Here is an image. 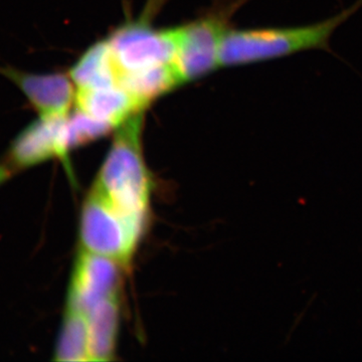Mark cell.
<instances>
[{"label": "cell", "instance_id": "ba28073f", "mask_svg": "<svg viewBox=\"0 0 362 362\" xmlns=\"http://www.w3.org/2000/svg\"><path fill=\"white\" fill-rule=\"evenodd\" d=\"M0 75L13 83L39 117H65L75 103V84L70 76L61 73H28L0 66Z\"/></svg>", "mask_w": 362, "mask_h": 362}, {"label": "cell", "instance_id": "52a82bcc", "mask_svg": "<svg viewBox=\"0 0 362 362\" xmlns=\"http://www.w3.org/2000/svg\"><path fill=\"white\" fill-rule=\"evenodd\" d=\"M68 116L39 117L28 124L11 143L4 160L18 173L51 159H66L71 151Z\"/></svg>", "mask_w": 362, "mask_h": 362}, {"label": "cell", "instance_id": "9c48e42d", "mask_svg": "<svg viewBox=\"0 0 362 362\" xmlns=\"http://www.w3.org/2000/svg\"><path fill=\"white\" fill-rule=\"evenodd\" d=\"M75 104L77 110L115 129L138 114L144 113L147 108L120 86L77 90Z\"/></svg>", "mask_w": 362, "mask_h": 362}, {"label": "cell", "instance_id": "30bf717a", "mask_svg": "<svg viewBox=\"0 0 362 362\" xmlns=\"http://www.w3.org/2000/svg\"><path fill=\"white\" fill-rule=\"evenodd\" d=\"M70 76L81 89H102L119 86L120 70L107 40L96 42L71 66Z\"/></svg>", "mask_w": 362, "mask_h": 362}, {"label": "cell", "instance_id": "8fae6325", "mask_svg": "<svg viewBox=\"0 0 362 362\" xmlns=\"http://www.w3.org/2000/svg\"><path fill=\"white\" fill-rule=\"evenodd\" d=\"M89 329L90 361H110L120 324V295L108 298L85 314Z\"/></svg>", "mask_w": 362, "mask_h": 362}, {"label": "cell", "instance_id": "4fadbf2b", "mask_svg": "<svg viewBox=\"0 0 362 362\" xmlns=\"http://www.w3.org/2000/svg\"><path fill=\"white\" fill-rule=\"evenodd\" d=\"M54 359L58 361H90L89 329L85 314L65 309Z\"/></svg>", "mask_w": 362, "mask_h": 362}, {"label": "cell", "instance_id": "5b68a950", "mask_svg": "<svg viewBox=\"0 0 362 362\" xmlns=\"http://www.w3.org/2000/svg\"><path fill=\"white\" fill-rule=\"evenodd\" d=\"M228 18L211 16L173 28L175 66L183 82L204 77L220 66L221 40L228 32Z\"/></svg>", "mask_w": 362, "mask_h": 362}, {"label": "cell", "instance_id": "8992f818", "mask_svg": "<svg viewBox=\"0 0 362 362\" xmlns=\"http://www.w3.org/2000/svg\"><path fill=\"white\" fill-rule=\"evenodd\" d=\"M127 270L115 259L80 250L66 294V310L87 314L104 300L120 295Z\"/></svg>", "mask_w": 362, "mask_h": 362}, {"label": "cell", "instance_id": "7a4b0ae2", "mask_svg": "<svg viewBox=\"0 0 362 362\" xmlns=\"http://www.w3.org/2000/svg\"><path fill=\"white\" fill-rule=\"evenodd\" d=\"M362 7V0L341 13L313 25L230 30L221 40L220 65H250L292 56L298 52L328 49L338 28Z\"/></svg>", "mask_w": 362, "mask_h": 362}, {"label": "cell", "instance_id": "6da1fadb", "mask_svg": "<svg viewBox=\"0 0 362 362\" xmlns=\"http://www.w3.org/2000/svg\"><path fill=\"white\" fill-rule=\"evenodd\" d=\"M144 113L117 128L92 188L136 226L148 225L152 181L142 150Z\"/></svg>", "mask_w": 362, "mask_h": 362}, {"label": "cell", "instance_id": "9a60e30c", "mask_svg": "<svg viewBox=\"0 0 362 362\" xmlns=\"http://www.w3.org/2000/svg\"><path fill=\"white\" fill-rule=\"evenodd\" d=\"M16 173V171L4 160V158L2 159V160L0 161V187L6 185L7 181L11 180Z\"/></svg>", "mask_w": 362, "mask_h": 362}, {"label": "cell", "instance_id": "3957f363", "mask_svg": "<svg viewBox=\"0 0 362 362\" xmlns=\"http://www.w3.org/2000/svg\"><path fill=\"white\" fill-rule=\"evenodd\" d=\"M144 233L90 188L81 213V250L115 259L129 269Z\"/></svg>", "mask_w": 362, "mask_h": 362}, {"label": "cell", "instance_id": "7c38bea8", "mask_svg": "<svg viewBox=\"0 0 362 362\" xmlns=\"http://www.w3.org/2000/svg\"><path fill=\"white\" fill-rule=\"evenodd\" d=\"M182 83L185 82L175 62L146 70L121 73L119 78V86L147 107Z\"/></svg>", "mask_w": 362, "mask_h": 362}, {"label": "cell", "instance_id": "5bb4252c", "mask_svg": "<svg viewBox=\"0 0 362 362\" xmlns=\"http://www.w3.org/2000/svg\"><path fill=\"white\" fill-rule=\"evenodd\" d=\"M113 129L115 128L109 124L98 121L78 110L68 116L69 142L71 150L104 137Z\"/></svg>", "mask_w": 362, "mask_h": 362}, {"label": "cell", "instance_id": "277c9868", "mask_svg": "<svg viewBox=\"0 0 362 362\" xmlns=\"http://www.w3.org/2000/svg\"><path fill=\"white\" fill-rule=\"evenodd\" d=\"M107 42L120 74L175 62L176 49L173 28L156 30L143 18L118 26Z\"/></svg>", "mask_w": 362, "mask_h": 362}]
</instances>
